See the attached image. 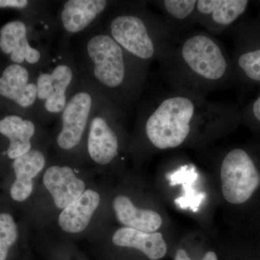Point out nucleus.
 <instances>
[{"instance_id": "nucleus-1", "label": "nucleus", "mask_w": 260, "mask_h": 260, "mask_svg": "<svg viewBox=\"0 0 260 260\" xmlns=\"http://www.w3.org/2000/svg\"><path fill=\"white\" fill-rule=\"evenodd\" d=\"M137 121L149 144L158 150L179 148L194 133H216L233 120L232 107L195 94L169 89L143 97Z\"/></svg>"}, {"instance_id": "nucleus-18", "label": "nucleus", "mask_w": 260, "mask_h": 260, "mask_svg": "<svg viewBox=\"0 0 260 260\" xmlns=\"http://www.w3.org/2000/svg\"><path fill=\"white\" fill-rule=\"evenodd\" d=\"M113 209L118 221L124 227L147 233L156 232L162 223L157 212L135 207L125 195H119L113 201Z\"/></svg>"}, {"instance_id": "nucleus-19", "label": "nucleus", "mask_w": 260, "mask_h": 260, "mask_svg": "<svg viewBox=\"0 0 260 260\" xmlns=\"http://www.w3.org/2000/svg\"><path fill=\"white\" fill-rule=\"evenodd\" d=\"M198 0H162L151 2L179 37L191 31L195 25Z\"/></svg>"}, {"instance_id": "nucleus-9", "label": "nucleus", "mask_w": 260, "mask_h": 260, "mask_svg": "<svg viewBox=\"0 0 260 260\" xmlns=\"http://www.w3.org/2000/svg\"><path fill=\"white\" fill-rule=\"evenodd\" d=\"M51 45L32 32L24 20H13L0 28V50L13 64L37 71L50 58Z\"/></svg>"}, {"instance_id": "nucleus-3", "label": "nucleus", "mask_w": 260, "mask_h": 260, "mask_svg": "<svg viewBox=\"0 0 260 260\" xmlns=\"http://www.w3.org/2000/svg\"><path fill=\"white\" fill-rule=\"evenodd\" d=\"M158 63L170 90L203 97L221 90L232 73L221 43L205 30L186 32Z\"/></svg>"}, {"instance_id": "nucleus-12", "label": "nucleus", "mask_w": 260, "mask_h": 260, "mask_svg": "<svg viewBox=\"0 0 260 260\" xmlns=\"http://www.w3.org/2000/svg\"><path fill=\"white\" fill-rule=\"evenodd\" d=\"M40 124L35 116L21 109L0 118V135L9 140L6 150L8 158L15 160L34 148L32 141Z\"/></svg>"}, {"instance_id": "nucleus-20", "label": "nucleus", "mask_w": 260, "mask_h": 260, "mask_svg": "<svg viewBox=\"0 0 260 260\" xmlns=\"http://www.w3.org/2000/svg\"><path fill=\"white\" fill-rule=\"evenodd\" d=\"M18 239V229L13 216L0 214V260H6L8 251Z\"/></svg>"}, {"instance_id": "nucleus-13", "label": "nucleus", "mask_w": 260, "mask_h": 260, "mask_svg": "<svg viewBox=\"0 0 260 260\" xmlns=\"http://www.w3.org/2000/svg\"><path fill=\"white\" fill-rule=\"evenodd\" d=\"M246 0H198L195 25L211 35H219L246 10Z\"/></svg>"}, {"instance_id": "nucleus-11", "label": "nucleus", "mask_w": 260, "mask_h": 260, "mask_svg": "<svg viewBox=\"0 0 260 260\" xmlns=\"http://www.w3.org/2000/svg\"><path fill=\"white\" fill-rule=\"evenodd\" d=\"M37 71L23 65L8 64L0 74V96L34 115L37 99Z\"/></svg>"}, {"instance_id": "nucleus-15", "label": "nucleus", "mask_w": 260, "mask_h": 260, "mask_svg": "<svg viewBox=\"0 0 260 260\" xmlns=\"http://www.w3.org/2000/svg\"><path fill=\"white\" fill-rule=\"evenodd\" d=\"M46 155L39 148H32L28 153L13 160L15 181L10 189V195L15 201L28 199L34 189V179L45 167Z\"/></svg>"}, {"instance_id": "nucleus-6", "label": "nucleus", "mask_w": 260, "mask_h": 260, "mask_svg": "<svg viewBox=\"0 0 260 260\" xmlns=\"http://www.w3.org/2000/svg\"><path fill=\"white\" fill-rule=\"evenodd\" d=\"M80 77L79 84L57 117L59 129L56 132L55 143L64 152L74 150L81 145L94 109L102 97L87 80Z\"/></svg>"}, {"instance_id": "nucleus-22", "label": "nucleus", "mask_w": 260, "mask_h": 260, "mask_svg": "<svg viewBox=\"0 0 260 260\" xmlns=\"http://www.w3.org/2000/svg\"><path fill=\"white\" fill-rule=\"evenodd\" d=\"M174 260H192L188 255L187 252L184 249H178L176 252L175 256H174ZM201 260H218V256L214 251H208L205 254L204 257Z\"/></svg>"}, {"instance_id": "nucleus-2", "label": "nucleus", "mask_w": 260, "mask_h": 260, "mask_svg": "<svg viewBox=\"0 0 260 260\" xmlns=\"http://www.w3.org/2000/svg\"><path fill=\"white\" fill-rule=\"evenodd\" d=\"M72 48L82 78L124 116L129 114L144 93L150 65L126 52L101 21Z\"/></svg>"}, {"instance_id": "nucleus-24", "label": "nucleus", "mask_w": 260, "mask_h": 260, "mask_svg": "<svg viewBox=\"0 0 260 260\" xmlns=\"http://www.w3.org/2000/svg\"><path fill=\"white\" fill-rule=\"evenodd\" d=\"M251 114L254 116V119L260 123V95L253 103L251 107Z\"/></svg>"}, {"instance_id": "nucleus-4", "label": "nucleus", "mask_w": 260, "mask_h": 260, "mask_svg": "<svg viewBox=\"0 0 260 260\" xmlns=\"http://www.w3.org/2000/svg\"><path fill=\"white\" fill-rule=\"evenodd\" d=\"M101 23L126 52L150 66L161 60L181 38L144 1H114Z\"/></svg>"}, {"instance_id": "nucleus-21", "label": "nucleus", "mask_w": 260, "mask_h": 260, "mask_svg": "<svg viewBox=\"0 0 260 260\" xmlns=\"http://www.w3.org/2000/svg\"><path fill=\"white\" fill-rule=\"evenodd\" d=\"M237 64L246 78L260 82V47L243 51L237 56Z\"/></svg>"}, {"instance_id": "nucleus-10", "label": "nucleus", "mask_w": 260, "mask_h": 260, "mask_svg": "<svg viewBox=\"0 0 260 260\" xmlns=\"http://www.w3.org/2000/svg\"><path fill=\"white\" fill-rule=\"evenodd\" d=\"M114 1L109 0H67L56 12V20L61 37L59 40L70 42L102 20Z\"/></svg>"}, {"instance_id": "nucleus-16", "label": "nucleus", "mask_w": 260, "mask_h": 260, "mask_svg": "<svg viewBox=\"0 0 260 260\" xmlns=\"http://www.w3.org/2000/svg\"><path fill=\"white\" fill-rule=\"evenodd\" d=\"M100 204V196L96 191L87 189L78 200L62 210L58 220L63 231L78 234L87 229L94 212Z\"/></svg>"}, {"instance_id": "nucleus-14", "label": "nucleus", "mask_w": 260, "mask_h": 260, "mask_svg": "<svg viewBox=\"0 0 260 260\" xmlns=\"http://www.w3.org/2000/svg\"><path fill=\"white\" fill-rule=\"evenodd\" d=\"M43 182L56 208L63 210L85 192V184L68 166H51L44 173Z\"/></svg>"}, {"instance_id": "nucleus-7", "label": "nucleus", "mask_w": 260, "mask_h": 260, "mask_svg": "<svg viewBox=\"0 0 260 260\" xmlns=\"http://www.w3.org/2000/svg\"><path fill=\"white\" fill-rule=\"evenodd\" d=\"M125 117L112 104L101 98L90 118L85 142L87 153L94 162L109 165L119 156V128Z\"/></svg>"}, {"instance_id": "nucleus-8", "label": "nucleus", "mask_w": 260, "mask_h": 260, "mask_svg": "<svg viewBox=\"0 0 260 260\" xmlns=\"http://www.w3.org/2000/svg\"><path fill=\"white\" fill-rule=\"evenodd\" d=\"M220 174L222 194L231 204H245L260 188L259 168L244 149H232L225 154Z\"/></svg>"}, {"instance_id": "nucleus-23", "label": "nucleus", "mask_w": 260, "mask_h": 260, "mask_svg": "<svg viewBox=\"0 0 260 260\" xmlns=\"http://www.w3.org/2000/svg\"><path fill=\"white\" fill-rule=\"evenodd\" d=\"M26 0H0V8L20 10L25 6Z\"/></svg>"}, {"instance_id": "nucleus-5", "label": "nucleus", "mask_w": 260, "mask_h": 260, "mask_svg": "<svg viewBox=\"0 0 260 260\" xmlns=\"http://www.w3.org/2000/svg\"><path fill=\"white\" fill-rule=\"evenodd\" d=\"M80 78L71 44L59 40L57 49L37 72V99L34 115L41 124L59 116Z\"/></svg>"}, {"instance_id": "nucleus-17", "label": "nucleus", "mask_w": 260, "mask_h": 260, "mask_svg": "<svg viewBox=\"0 0 260 260\" xmlns=\"http://www.w3.org/2000/svg\"><path fill=\"white\" fill-rule=\"evenodd\" d=\"M112 242L118 246L138 249L151 260L161 259L167 252V243L159 232L147 233L122 227L114 234Z\"/></svg>"}]
</instances>
